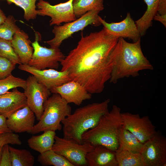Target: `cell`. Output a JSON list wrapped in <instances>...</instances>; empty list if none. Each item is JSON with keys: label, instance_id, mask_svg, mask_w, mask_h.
I'll return each instance as SVG.
<instances>
[{"label": "cell", "instance_id": "8", "mask_svg": "<svg viewBox=\"0 0 166 166\" xmlns=\"http://www.w3.org/2000/svg\"><path fill=\"white\" fill-rule=\"evenodd\" d=\"M34 42L31 43L34 52L28 65L39 70L46 68L57 69L65 56L59 48H47L40 45L41 35L36 32Z\"/></svg>", "mask_w": 166, "mask_h": 166}, {"label": "cell", "instance_id": "13", "mask_svg": "<svg viewBox=\"0 0 166 166\" xmlns=\"http://www.w3.org/2000/svg\"><path fill=\"white\" fill-rule=\"evenodd\" d=\"M18 68L33 75L38 81L47 89L59 86L71 81L66 71H58L54 69L39 70L28 65H19Z\"/></svg>", "mask_w": 166, "mask_h": 166}, {"label": "cell", "instance_id": "31", "mask_svg": "<svg viewBox=\"0 0 166 166\" xmlns=\"http://www.w3.org/2000/svg\"><path fill=\"white\" fill-rule=\"evenodd\" d=\"M16 65L7 58L0 56V79H4L12 74Z\"/></svg>", "mask_w": 166, "mask_h": 166}, {"label": "cell", "instance_id": "1", "mask_svg": "<svg viewBox=\"0 0 166 166\" xmlns=\"http://www.w3.org/2000/svg\"><path fill=\"white\" fill-rule=\"evenodd\" d=\"M118 38L104 28L81 35L76 47L60 62L61 71H68L71 81L81 84L91 94L101 93L110 78V56Z\"/></svg>", "mask_w": 166, "mask_h": 166}, {"label": "cell", "instance_id": "28", "mask_svg": "<svg viewBox=\"0 0 166 166\" xmlns=\"http://www.w3.org/2000/svg\"><path fill=\"white\" fill-rule=\"evenodd\" d=\"M20 29L16 24L12 16H8L4 22L0 25V38L11 41L14 33Z\"/></svg>", "mask_w": 166, "mask_h": 166}, {"label": "cell", "instance_id": "27", "mask_svg": "<svg viewBox=\"0 0 166 166\" xmlns=\"http://www.w3.org/2000/svg\"><path fill=\"white\" fill-rule=\"evenodd\" d=\"M5 0L8 3H14L22 8L24 11V17L27 21L36 18L37 12L35 3L37 0Z\"/></svg>", "mask_w": 166, "mask_h": 166}, {"label": "cell", "instance_id": "29", "mask_svg": "<svg viewBox=\"0 0 166 166\" xmlns=\"http://www.w3.org/2000/svg\"><path fill=\"white\" fill-rule=\"evenodd\" d=\"M26 87V80L11 74L4 79H0V95L6 93L10 89L17 87H21L25 90Z\"/></svg>", "mask_w": 166, "mask_h": 166}, {"label": "cell", "instance_id": "6", "mask_svg": "<svg viewBox=\"0 0 166 166\" xmlns=\"http://www.w3.org/2000/svg\"><path fill=\"white\" fill-rule=\"evenodd\" d=\"M100 12L95 10L90 11L73 21L62 26L55 25L52 30L54 37L45 42L49 45L51 48H59L63 41L75 33L83 30L89 25L100 26L101 25L99 19Z\"/></svg>", "mask_w": 166, "mask_h": 166}, {"label": "cell", "instance_id": "4", "mask_svg": "<svg viewBox=\"0 0 166 166\" xmlns=\"http://www.w3.org/2000/svg\"><path fill=\"white\" fill-rule=\"evenodd\" d=\"M121 108L114 105L111 111L103 115L97 124L84 133L83 143L94 146L101 145L115 151L119 146L118 133L122 125Z\"/></svg>", "mask_w": 166, "mask_h": 166}, {"label": "cell", "instance_id": "20", "mask_svg": "<svg viewBox=\"0 0 166 166\" xmlns=\"http://www.w3.org/2000/svg\"><path fill=\"white\" fill-rule=\"evenodd\" d=\"M55 131L48 130L38 136H32L27 140L31 149L42 153L52 149L55 142Z\"/></svg>", "mask_w": 166, "mask_h": 166}, {"label": "cell", "instance_id": "36", "mask_svg": "<svg viewBox=\"0 0 166 166\" xmlns=\"http://www.w3.org/2000/svg\"><path fill=\"white\" fill-rule=\"evenodd\" d=\"M153 19L160 22L166 27V14H160L157 13L154 17Z\"/></svg>", "mask_w": 166, "mask_h": 166}, {"label": "cell", "instance_id": "38", "mask_svg": "<svg viewBox=\"0 0 166 166\" xmlns=\"http://www.w3.org/2000/svg\"><path fill=\"white\" fill-rule=\"evenodd\" d=\"M2 147L3 146L1 147H0V164L1 160V155H2Z\"/></svg>", "mask_w": 166, "mask_h": 166}, {"label": "cell", "instance_id": "24", "mask_svg": "<svg viewBox=\"0 0 166 166\" xmlns=\"http://www.w3.org/2000/svg\"><path fill=\"white\" fill-rule=\"evenodd\" d=\"M104 0H73V12L77 18L93 10L101 11L104 9Z\"/></svg>", "mask_w": 166, "mask_h": 166}, {"label": "cell", "instance_id": "11", "mask_svg": "<svg viewBox=\"0 0 166 166\" xmlns=\"http://www.w3.org/2000/svg\"><path fill=\"white\" fill-rule=\"evenodd\" d=\"M26 81V87L24 93L26 97L27 105L39 121L43 113L44 104L51 93L49 89L39 82L33 75L29 76Z\"/></svg>", "mask_w": 166, "mask_h": 166}, {"label": "cell", "instance_id": "3", "mask_svg": "<svg viewBox=\"0 0 166 166\" xmlns=\"http://www.w3.org/2000/svg\"><path fill=\"white\" fill-rule=\"evenodd\" d=\"M110 101L109 99H107L76 109L61 121L63 137L82 144V135L96 126L101 117L109 111Z\"/></svg>", "mask_w": 166, "mask_h": 166}, {"label": "cell", "instance_id": "17", "mask_svg": "<svg viewBox=\"0 0 166 166\" xmlns=\"http://www.w3.org/2000/svg\"><path fill=\"white\" fill-rule=\"evenodd\" d=\"M26 105V95L17 88L13 89L11 92L0 95V114L6 118Z\"/></svg>", "mask_w": 166, "mask_h": 166}, {"label": "cell", "instance_id": "7", "mask_svg": "<svg viewBox=\"0 0 166 166\" xmlns=\"http://www.w3.org/2000/svg\"><path fill=\"white\" fill-rule=\"evenodd\" d=\"M94 147L89 143L79 144L71 140L56 135L52 149L64 157L74 166H86V155Z\"/></svg>", "mask_w": 166, "mask_h": 166}, {"label": "cell", "instance_id": "9", "mask_svg": "<svg viewBox=\"0 0 166 166\" xmlns=\"http://www.w3.org/2000/svg\"><path fill=\"white\" fill-rule=\"evenodd\" d=\"M141 153L145 166H166V138L160 131L143 144Z\"/></svg>", "mask_w": 166, "mask_h": 166}, {"label": "cell", "instance_id": "18", "mask_svg": "<svg viewBox=\"0 0 166 166\" xmlns=\"http://www.w3.org/2000/svg\"><path fill=\"white\" fill-rule=\"evenodd\" d=\"M86 159L88 166H118L115 152L101 145L95 146Z\"/></svg>", "mask_w": 166, "mask_h": 166}, {"label": "cell", "instance_id": "37", "mask_svg": "<svg viewBox=\"0 0 166 166\" xmlns=\"http://www.w3.org/2000/svg\"><path fill=\"white\" fill-rule=\"evenodd\" d=\"M6 18L5 15L0 8V25L4 22Z\"/></svg>", "mask_w": 166, "mask_h": 166}, {"label": "cell", "instance_id": "22", "mask_svg": "<svg viewBox=\"0 0 166 166\" xmlns=\"http://www.w3.org/2000/svg\"><path fill=\"white\" fill-rule=\"evenodd\" d=\"M118 143L119 148L140 153L143 146V144L123 125L119 131Z\"/></svg>", "mask_w": 166, "mask_h": 166}, {"label": "cell", "instance_id": "5", "mask_svg": "<svg viewBox=\"0 0 166 166\" xmlns=\"http://www.w3.org/2000/svg\"><path fill=\"white\" fill-rule=\"evenodd\" d=\"M42 114L30 133L35 134L48 130L60 131L62 121L71 114L69 103L57 93H53L44 102Z\"/></svg>", "mask_w": 166, "mask_h": 166}, {"label": "cell", "instance_id": "25", "mask_svg": "<svg viewBox=\"0 0 166 166\" xmlns=\"http://www.w3.org/2000/svg\"><path fill=\"white\" fill-rule=\"evenodd\" d=\"M12 166H33L35 159L29 150L18 149L9 145Z\"/></svg>", "mask_w": 166, "mask_h": 166}, {"label": "cell", "instance_id": "15", "mask_svg": "<svg viewBox=\"0 0 166 166\" xmlns=\"http://www.w3.org/2000/svg\"><path fill=\"white\" fill-rule=\"evenodd\" d=\"M50 90L51 93L59 94L69 104L73 103L78 106L84 101L92 97V94L81 84L74 81L53 88Z\"/></svg>", "mask_w": 166, "mask_h": 166}, {"label": "cell", "instance_id": "2", "mask_svg": "<svg viewBox=\"0 0 166 166\" xmlns=\"http://www.w3.org/2000/svg\"><path fill=\"white\" fill-rule=\"evenodd\" d=\"M112 71L111 83H116L119 80L139 75L144 70H152L153 67L142 51L140 38L131 43L119 38L110 58Z\"/></svg>", "mask_w": 166, "mask_h": 166}, {"label": "cell", "instance_id": "34", "mask_svg": "<svg viewBox=\"0 0 166 166\" xmlns=\"http://www.w3.org/2000/svg\"><path fill=\"white\" fill-rule=\"evenodd\" d=\"M6 118L4 116L0 114V134L12 132L7 125Z\"/></svg>", "mask_w": 166, "mask_h": 166}, {"label": "cell", "instance_id": "23", "mask_svg": "<svg viewBox=\"0 0 166 166\" xmlns=\"http://www.w3.org/2000/svg\"><path fill=\"white\" fill-rule=\"evenodd\" d=\"M115 152L118 166H145L140 153L119 148Z\"/></svg>", "mask_w": 166, "mask_h": 166}, {"label": "cell", "instance_id": "16", "mask_svg": "<svg viewBox=\"0 0 166 166\" xmlns=\"http://www.w3.org/2000/svg\"><path fill=\"white\" fill-rule=\"evenodd\" d=\"M35 118L34 113L26 105L7 118L6 124L12 132L30 133L35 125Z\"/></svg>", "mask_w": 166, "mask_h": 166}, {"label": "cell", "instance_id": "30", "mask_svg": "<svg viewBox=\"0 0 166 166\" xmlns=\"http://www.w3.org/2000/svg\"><path fill=\"white\" fill-rule=\"evenodd\" d=\"M0 56L7 58L16 64H22L10 41L0 38Z\"/></svg>", "mask_w": 166, "mask_h": 166}, {"label": "cell", "instance_id": "35", "mask_svg": "<svg viewBox=\"0 0 166 166\" xmlns=\"http://www.w3.org/2000/svg\"><path fill=\"white\" fill-rule=\"evenodd\" d=\"M157 13L160 14H166V0H160Z\"/></svg>", "mask_w": 166, "mask_h": 166}, {"label": "cell", "instance_id": "32", "mask_svg": "<svg viewBox=\"0 0 166 166\" xmlns=\"http://www.w3.org/2000/svg\"><path fill=\"white\" fill-rule=\"evenodd\" d=\"M22 144L19 136L10 132L0 134V147L6 144L20 145Z\"/></svg>", "mask_w": 166, "mask_h": 166}, {"label": "cell", "instance_id": "33", "mask_svg": "<svg viewBox=\"0 0 166 166\" xmlns=\"http://www.w3.org/2000/svg\"><path fill=\"white\" fill-rule=\"evenodd\" d=\"M0 166H12L9 144L2 147Z\"/></svg>", "mask_w": 166, "mask_h": 166}, {"label": "cell", "instance_id": "14", "mask_svg": "<svg viewBox=\"0 0 166 166\" xmlns=\"http://www.w3.org/2000/svg\"><path fill=\"white\" fill-rule=\"evenodd\" d=\"M99 19L103 28L109 33L118 38H128L133 42L140 38V33L135 22L132 18L130 14L127 13L125 18L118 22L108 23L99 16Z\"/></svg>", "mask_w": 166, "mask_h": 166}, {"label": "cell", "instance_id": "21", "mask_svg": "<svg viewBox=\"0 0 166 166\" xmlns=\"http://www.w3.org/2000/svg\"><path fill=\"white\" fill-rule=\"evenodd\" d=\"M147 6L143 15L135 22L140 36H144L147 30L152 25V21L157 13L160 0H143Z\"/></svg>", "mask_w": 166, "mask_h": 166}, {"label": "cell", "instance_id": "19", "mask_svg": "<svg viewBox=\"0 0 166 166\" xmlns=\"http://www.w3.org/2000/svg\"><path fill=\"white\" fill-rule=\"evenodd\" d=\"M28 35L20 30L14 34L11 41L14 50L22 64L28 65L34 52V48Z\"/></svg>", "mask_w": 166, "mask_h": 166}, {"label": "cell", "instance_id": "26", "mask_svg": "<svg viewBox=\"0 0 166 166\" xmlns=\"http://www.w3.org/2000/svg\"><path fill=\"white\" fill-rule=\"evenodd\" d=\"M37 160L43 166H74L65 158L57 154L52 149L40 153Z\"/></svg>", "mask_w": 166, "mask_h": 166}, {"label": "cell", "instance_id": "12", "mask_svg": "<svg viewBox=\"0 0 166 166\" xmlns=\"http://www.w3.org/2000/svg\"><path fill=\"white\" fill-rule=\"evenodd\" d=\"M122 125L142 144L152 138L156 132V127L148 116L140 117L138 114L121 113Z\"/></svg>", "mask_w": 166, "mask_h": 166}, {"label": "cell", "instance_id": "10", "mask_svg": "<svg viewBox=\"0 0 166 166\" xmlns=\"http://www.w3.org/2000/svg\"><path fill=\"white\" fill-rule=\"evenodd\" d=\"M73 0L57 4L52 5L48 2L39 0L36 6L37 15L42 16H48L51 19L49 22L50 26L59 25L62 22H69L77 18L73 10Z\"/></svg>", "mask_w": 166, "mask_h": 166}]
</instances>
